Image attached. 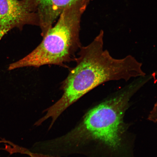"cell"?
<instances>
[{
    "label": "cell",
    "instance_id": "5",
    "mask_svg": "<svg viewBox=\"0 0 157 157\" xmlns=\"http://www.w3.org/2000/svg\"><path fill=\"white\" fill-rule=\"evenodd\" d=\"M75 0H38V13L41 33L45 36L65 8Z\"/></svg>",
    "mask_w": 157,
    "mask_h": 157
},
{
    "label": "cell",
    "instance_id": "1",
    "mask_svg": "<svg viewBox=\"0 0 157 157\" xmlns=\"http://www.w3.org/2000/svg\"><path fill=\"white\" fill-rule=\"evenodd\" d=\"M75 59L76 66L70 70L62 83L63 94L47 110L39 120V125L50 118L52 125L69 107L90 91L105 82L145 77L142 64L129 55L122 59L114 58L104 49V33L101 31L91 44L81 47Z\"/></svg>",
    "mask_w": 157,
    "mask_h": 157
},
{
    "label": "cell",
    "instance_id": "3",
    "mask_svg": "<svg viewBox=\"0 0 157 157\" xmlns=\"http://www.w3.org/2000/svg\"><path fill=\"white\" fill-rule=\"evenodd\" d=\"M91 0H75L65 8L42 42L27 56L10 64L8 70L46 65L67 67L75 61L81 48L79 34L82 17Z\"/></svg>",
    "mask_w": 157,
    "mask_h": 157
},
{
    "label": "cell",
    "instance_id": "4",
    "mask_svg": "<svg viewBox=\"0 0 157 157\" xmlns=\"http://www.w3.org/2000/svg\"><path fill=\"white\" fill-rule=\"evenodd\" d=\"M38 0H0V40L12 29L40 25Z\"/></svg>",
    "mask_w": 157,
    "mask_h": 157
},
{
    "label": "cell",
    "instance_id": "2",
    "mask_svg": "<svg viewBox=\"0 0 157 157\" xmlns=\"http://www.w3.org/2000/svg\"><path fill=\"white\" fill-rule=\"evenodd\" d=\"M148 80L146 77L137 78L90 110L78 126L59 140L68 146L79 147L93 141L113 151L119 150L125 131L123 118L129 101Z\"/></svg>",
    "mask_w": 157,
    "mask_h": 157
},
{
    "label": "cell",
    "instance_id": "6",
    "mask_svg": "<svg viewBox=\"0 0 157 157\" xmlns=\"http://www.w3.org/2000/svg\"><path fill=\"white\" fill-rule=\"evenodd\" d=\"M152 117L155 121H157V102L151 111Z\"/></svg>",
    "mask_w": 157,
    "mask_h": 157
}]
</instances>
